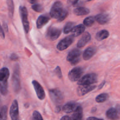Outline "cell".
I'll use <instances>...</instances> for the list:
<instances>
[{
	"label": "cell",
	"instance_id": "obj_38",
	"mask_svg": "<svg viewBox=\"0 0 120 120\" xmlns=\"http://www.w3.org/2000/svg\"><path fill=\"white\" fill-rule=\"evenodd\" d=\"M36 1H37V0H28V2H29V3H30V4H35V2H36Z\"/></svg>",
	"mask_w": 120,
	"mask_h": 120
},
{
	"label": "cell",
	"instance_id": "obj_4",
	"mask_svg": "<svg viewBox=\"0 0 120 120\" xmlns=\"http://www.w3.org/2000/svg\"><path fill=\"white\" fill-rule=\"evenodd\" d=\"M97 75L95 73H90L82 77L77 82L80 86L91 85L97 82Z\"/></svg>",
	"mask_w": 120,
	"mask_h": 120
},
{
	"label": "cell",
	"instance_id": "obj_14",
	"mask_svg": "<svg viewBox=\"0 0 120 120\" xmlns=\"http://www.w3.org/2000/svg\"><path fill=\"white\" fill-rule=\"evenodd\" d=\"M49 20H50V17L46 14L41 15L39 16L36 21V26L38 29H41L49 22Z\"/></svg>",
	"mask_w": 120,
	"mask_h": 120
},
{
	"label": "cell",
	"instance_id": "obj_17",
	"mask_svg": "<svg viewBox=\"0 0 120 120\" xmlns=\"http://www.w3.org/2000/svg\"><path fill=\"white\" fill-rule=\"evenodd\" d=\"M96 52H97V49L95 47H89L87 48L83 53V59L85 60L90 59L96 54Z\"/></svg>",
	"mask_w": 120,
	"mask_h": 120
},
{
	"label": "cell",
	"instance_id": "obj_9",
	"mask_svg": "<svg viewBox=\"0 0 120 120\" xmlns=\"http://www.w3.org/2000/svg\"><path fill=\"white\" fill-rule=\"evenodd\" d=\"M61 34V30L56 27L50 26L46 31V37L49 41H53L57 39Z\"/></svg>",
	"mask_w": 120,
	"mask_h": 120
},
{
	"label": "cell",
	"instance_id": "obj_29",
	"mask_svg": "<svg viewBox=\"0 0 120 120\" xmlns=\"http://www.w3.org/2000/svg\"><path fill=\"white\" fill-rule=\"evenodd\" d=\"M32 8L35 11L37 12H41L43 11V7H42V6L41 5L39 4H36L32 5Z\"/></svg>",
	"mask_w": 120,
	"mask_h": 120
},
{
	"label": "cell",
	"instance_id": "obj_15",
	"mask_svg": "<svg viewBox=\"0 0 120 120\" xmlns=\"http://www.w3.org/2000/svg\"><path fill=\"white\" fill-rule=\"evenodd\" d=\"M91 35L89 32H85L83 35L80 39L77 42V46L78 48H83L91 40Z\"/></svg>",
	"mask_w": 120,
	"mask_h": 120
},
{
	"label": "cell",
	"instance_id": "obj_8",
	"mask_svg": "<svg viewBox=\"0 0 120 120\" xmlns=\"http://www.w3.org/2000/svg\"><path fill=\"white\" fill-rule=\"evenodd\" d=\"M83 69L80 67L75 68L71 71H69L68 77L71 82L79 81L81 79V77L83 74Z\"/></svg>",
	"mask_w": 120,
	"mask_h": 120
},
{
	"label": "cell",
	"instance_id": "obj_13",
	"mask_svg": "<svg viewBox=\"0 0 120 120\" xmlns=\"http://www.w3.org/2000/svg\"><path fill=\"white\" fill-rule=\"evenodd\" d=\"M96 87V86L94 85H83L77 87V93L79 96H83L86 94L88 93L93 90Z\"/></svg>",
	"mask_w": 120,
	"mask_h": 120
},
{
	"label": "cell",
	"instance_id": "obj_28",
	"mask_svg": "<svg viewBox=\"0 0 120 120\" xmlns=\"http://www.w3.org/2000/svg\"><path fill=\"white\" fill-rule=\"evenodd\" d=\"M7 112H8V107L7 105L2 106L1 110V120H7Z\"/></svg>",
	"mask_w": 120,
	"mask_h": 120
},
{
	"label": "cell",
	"instance_id": "obj_34",
	"mask_svg": "<svg viewBox=\"0 0 120 120\" xmlns=\"http://www.w3.org/2000/svg\"><path fill=\"white\" fill-rule=\"evenodd\" d=\"M2 28H3L5 32H7L8 31V26H7V23H6L5 22H4V23H3V26H2Z\"/></svg>",
	"mask_w": 120,
	"mask_h": 120
},
{
	"label": "cell",
	"instance_id": "obj_22",
	"mask_svg": "<svg viewBox=\"0 0 120 120\" xmlns=\"http://www.w3.org/2000/svg\"><path fill=\"white\" fill-rule=\"evenodd\" d=\"M74 14L77 16H83L87 15L90 12V10L85 7H78L74 9Z\"/></svg>",
	"mask_w": 120,
	"mask_h": 120
},
{
	"label": "cell",
	"instance_id": "obj_32",
	"mask_svg": "<svg viewBox=\"0 0 120 120\" xmlns=\"http://www.w3.org/2000/svg\"><path fill=\"white\" fill-rule=\"evenodd\" d=\"M79 0H68V4L70 5H75L78 2Z\"/></svg>",
	"mask_w": 120,
	"mask_h": 120
},
{
	"label": "cell",
	"instance_id": "obj_31",
	"mask_svg": "<svg viewBox=\"0 0 120 120\" xmlns=\"http://www.w3.org/2000/svg\"><path fill=\"white\" fill-rule=\"evenodd\" d=\"M55 73L56 74V75L57 76V77L59 79L62 78V71H61V69L60 68L59 66H57L56 68H55Z\"/></svg>",
	"mask_w": 120,
	"mask_h": 120
},
{
	"label": "cell",
	"instance_id": "obj_25",
	"mask_svg": "<svg viewBox=\"0 0 120 120\" xmlns=\"http://www.w3.org/2000/svg\"><path fill=\"white\" fill-rule=\"evenodd\" d=\"M76 26H75V23L73 22H69L66 24L64 26V28L63 29V32L65 34H69L71 31H72L74 28Z\"/></svg>",
	"mask_w": 120,
	"mask_h": 120
},
{
	"label": "cell",
	"instance_id": "obj_20",
	"mask_svg": "<svg viewBox=\"0 0 120 120\" xmlns=\"http://www.w3.org/2000/svg\"><path fill=\"white\" fill-rule=\"evenodd\" d=\"M86 29V26L83 24H80L76 26L71 31V34H72V36L74 37H77V36H79L80 35L83 34Z\"/></svg>",
	"mask_w": 120,
	"mask_h": 120
},
{
	"label": "cell",
	"instance_id": "obj_1",
	"mask_svg": "<svg viewBox=\"0 0 120 120\" xmlns=\"http://www.w3.org/2000/svg\"><path fill=\"white\" fill-rule=\"evenodd\" d=\"M50 15L53 18L57 19L59 22H62L68 15V11L63 8L62 2L56 1L50 9Z\"/></svg>",
	"mask_w": 120,
	"mask_h": 120
},
{
	"label": "cell",
	"instance_id": "obj_6",
	"mask_svg": "<svg viewBox=\"0 0 120 120\" xmlns=\"http://www.w3.org/2000/svg\"><path fill=\"white\" fill-rule=\"evenodd\" d=\"M49 96L52 101L56 105H60L64 100L63 93L58 89H52L49 90Z\"/></svg>",
	"mask_w": 120,
	"mask_h": 120
},
{
	"label": "cell",
	"instance_id": "obj_21",
	"mask_svg": "<svg viewBox=\"0 0 120 120\" xmlns=\"http://www.w3.org/2000/svg\"><path fill=\"white\" fill-rule=\"evenodd\" d=\"M83 118V109L79 105L71 116L72 120H82Z\"/></svg>",
	"mask_w": 120,
	"mask_h": 120
},
{
	"label": "cell",
	"instance_id": "obj_23",
	"mask_svg": "<svg viewBox=\"0 0 120 120\" xmlns=\"http://www.w3.org/2000/svg\"><path fill=\"white\" fill-rule=\"evenodd\" d=\"M109 35L110 34H109V31L104 29V30H101L97 33L96 35V38L98 41H101L108 38Z\"/></svg>",
	"mask_w": 120,
	"mask_h": 120
},
{
	"label": "cell",
	"instance_id": "obj_7",
	"mask_svg": "<svg viewBox=\"0 0 120 120\" xmlns=\"http://www.w3.org/2000/svg\"><path fill=\"white\" fill-rule=\"evenodd\" d=\"M19 13L23 29L26 34H28L29 30V23L28 19V11L26 8L24 6H21L19 7Z\"/></svg>",
	"mask_w": 120,
	"mask_h": 120
},
{
	"label": "cell",
	"instance_id": "obj_35",
	"mask_svg": "<svg viewBox=\"0 0 120 120\" xmlns=\"http://www.w3.org/2000/svg\"><path fill=\"white\" fill-rule=\"evenodd\" d=\"M1 36L2 39L5 38V33L4 32V29L2 27H1Z\"/></svg>",
	"mask_w": 120,
	"mask_h": 120
},
{
	"label": "cell",
	"instance_id": "obj_40",
	"mask_svg": "<svg viewBox=\"0 0 120 120\" xmlns=\"http://www.w3.org/2000/svg\"><path fill=\"white\" fill-rule=\"evenodd\" d=\"M88 1H92V0H87Z\"/></svg>",
	"mask_w": 120,
	"mask_h": 120
},
{
	"label": "cell",
	"instance_id": "obj_18",
	"mask_svg": "<svg viewBox=\"0 0 120 120\" xmlns=\"http://www.w3.org/2000/svg\"><path fill=\"white\" fill-rule=\"evenodd\" d=\"M96 21L101 25L106 24L110 21V16L106 14H100L95 16Z\"/></svg>",
	"mask_w": 120,
	"mask_h": 120
},
{
	"label": "cell",
	"instance_id": "obj_10",
	"mask_svg": "<svg viewBox=\"0 0 120 120\" xmlns=\"http://www.w3.org/2000/svg\"><path fill=\"white\" fill-rule=\"evenodd\" d=\"M74 41V36L72 35L67 36L65 38L61 40L58 43L57 45V49L60 51L68 49L70 45L73 43Z\"/></svg>",
	"mask_w": 120,
	"mask_h": 120
},
{
	"label": "cell",
	"instance_id": "obj_2",
	"mask_svg": "<svg viewBox=\"0 0 120 120\" xmlns=\"http://www.w3.org/2000/svg\"><path fill=\"white\" fill-rule=\"evenodd\" d=\"M9 76V71L8 68H3L0 72V81H1V93L5 96L8 93V79Z\"/></svg>",
	"mask_w": 120,
	"mask_h": 120
},
{
	"label": "cell",
	"instance_id": "obj_16",
	"mask_svg": "<svg viewBox=\"0 0 120 120\" xmlns=\"http://www.w3.org/2000/svg\"><path fill=\"white\" fill-rule=\"evenodd\" d=\"M106 116L110 120H117L120 118L119 111L115 108H110L107 111Z\"/></svg>",
	"mask_w": 120,
	"mask_h": 120
},
{
	"label": "cell",
	"instance_id": "obj_19",
	"mask_svg": "<svg viewBox=\"0 0 120 120\" xmlns=\"http://www.w3.org/2000/svg\"><path fill=\"white\" fill-rule=\"evenodd\" d=\"M79 105L75 102H69L66 103L62 108V110L64 112L66 113H70L74 112Z\"/></svg>",
	"mask_w": 120,
	"mask_h": 120
},
{
	"label": "cell",
	"instance_id": "obj_26",
	"mask_svg": "<svg viewBox=\"0 0 120 120\" xmlns=\"http://www.w3.org/2000/svg\"><path fill=\"white\" fill-rule=\"evenodd\" d=\"M109 97V95L107 93H102L96 97V101L98 103H102L106 101Z\"/></svg>",
	"mask_w": 120,
	"mask_h": 120
},
{
	"label": "cell",
	"instance_id": "obj_30",
	"mask_svg": "<svg viewBox=\"0 0 120 120\" xmlns=\"http://www.w3.org/2000/svg\"><path fill=\"white\" fill-rule=\"evenodd\" d=\"M32 120H43V118L38 111H35L33 112Z\"/></svg>",
	"mask_w": 120,
	"mask_h": 120
},
{
	"label": "cell",
	"instance_id": "obj_11",
	"mask_svg": "<svg viewBox=\"0 0 120 120\" xmlns=\"http://www.w3.org/2000/svg\"><path fill=\"white\" fill-rule=\"evenodd\" d=\"M9 114L12 120H19V109L18 104L17 100H15L13 101L11 106L10 110H9Z\"/></svg>",
	"mask_w": 120,
	"mask_h": 120
},
{
	"label": "cell",
	"instance_id": "obj_37",
	"mask_svg": "<svg viewBox=\"0 0 120 120\" xmlns=\"http://www.w3.org/2000/svg\"><path fill=\"white\" fill-rule=\"evenodd\" d=\"M87 120H103L96 118V117H89V118H88L87 119Z\"/></svg>",
	"mask_w": 120,
	"mask_h": 120
},
{
	"label": "cell",
	"instance_id": "obj_12",
	"mask_svg": "<svg viewBox=\"0 0 120 120\" xmlns=\"http://www.w3.org/2000/svg\"><path fill=\"white\" fill-rule=\"evenodd\" d=\"M32 84L34 86L35 91H36L38 98L41 100L44 99L45 98V93L43 87L41 86L39 83L37 81L34 80L32 81Z\"/></svg>",
	"mask_w": 120,
	"mask_h": 120
},
{
	"label": "cell",
	"instance_id": "obj_27",
	"mask_svg": "<svg viewBox=\"0 0 120 120\" xmlns=\"http://www.w3.org/2000/svg\"><path fill=\"white\" fill-rule=\"evenodd\" d=\"M96 19L93 16H89L86 18L83 21V23L86 26H91L94 23Z\"/></svg>",
	"mask_w": 120,
	"mask_h": 120
},
{
	"label": "cell",
	"instance_id": "obj_24",
	"mask_svg": "<svg viewBox=\"0 0 120 120\" xmlns=\"http://www.w3.org/2000/svg\"><path fill=\"white\" fill-rule=\"evenodd\" d=\"M7 6H8L9 16L11 18H12L14 12V4L13 0H7Z\"/></svg>",
	"mask_w": 120,
	"mask_h": 120
},
{
	"label": "cell",
	"instance_id": "obj_33",
	"mask_svg": "<svg viewBox=\"0 0 120 120\" xmlns=\"http://www.w3.org/2000/svg\"><path fill=\"white\" fill-rule=\"evenodd\" d=\"M10 59L12 60H17L18 59V56L16 55V54L13 53L11 55Z\"/></svg>",
	"mask_w": 120,
	"mask_h": 120
},
{
	"label": "cell",
	"instance_id": "obj_36",
	"mask_svg": "<svg viewBox=\"0 0 120 120\" xmlns=\"http://www.w3.org/2000/svg\"><path fill=\"white\" fill-rule=\"evenodd\" d=\"M60 120H71V118H70V117H69V116H63Z\"/></svg>",
	"mask_w": 120,
	"mask_h": 120
},
{
	"label": "cell",
	"instance_id": "obj_3",
	"mask_svg": "<svg viewBox=\"0 0 120 120\" xmlns=\"http://www.w3.org/2000/svg\"><path fill=\"white\" fill-rule=\"evenodd\" d=\"M12 87L15 93H18L21 90V80H20V69L19 66L16 64L14 69L12 77Z\"/></svg>",
	"mask_w": 120,
	"mask_h": 120
},
{
	"label": "cell",
	"instance_id": "obj_5",
	"mask_svg": "<svg viewBox=\"0 0 120 120\" xmlns=\"http://www.w3.org/2000/svg\"><path fill=\"white\" fill-rule=\"evenodd\" d=\"M81 54L82 52L80 49H73L68 55L67 60L70 62L71 65H76L80 61Z\"/></svg>",
	"mask_w": 120,
	"mask_h": 120
},
{
	"label": "cell",
	"instance_id": "obj_39",
	"mask_svg": "<svg viewBox=\"0 0 120 120\" xmlns=\"http://www.w3.org/2000/svg\"><path fill=\"white\" fill-rule=\"evenodd\" d=\"M104 84H105V81H104V82H103V83H102L101 84V85L100 86H99V89H101V88H102V87H103V86H104Z\"/></svg>",
	"mask_w": 120,
	"mask_h": 120
}]
</instances>
